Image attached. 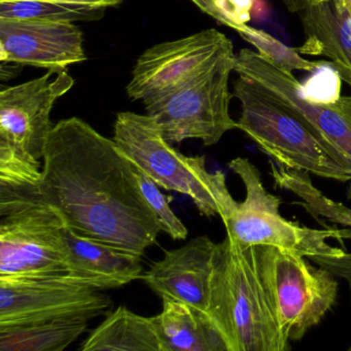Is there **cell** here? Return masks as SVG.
Masks as SVG:
<instances>
[{
    "mask_svg": "<svg viewBox=\"0 0 351 351\" xmlns=\"http://www.w3.org/2000/svg\"><path fill=\"white\" fill-rule=\"evenodd\" d=\"M206 313L229 351L291 349L263 282L256 246L228 236L219 243Z\"/></svg>",
    "mask_w": 351,
    "mask_h": 351,
    "instance_id": "cell-3",
    "label": "cell"
},
{
    "mask_svg": "<svg viewBox=\"0 0 351 351\" xmlns=\"http://www.w3.org/2000/svg\"><path fill=\"white\" fill-rule=\"evenodd\" d=\"M110 304L100 289L65 276L0 277V326L93 319L106 313Z\"/></svg>",
    "mask_w": 351,
    "mask_h": 351,
    "instance_id": "cell-9",
    "label": "cell"
},
{
    "mask_svg": "<svg viewBox=\"0 0 351 351\" xmlns=\"http://www.w3.org/2000/svg\"><path fill=\"white\" fill-rule=\"evenodd\" d=\"M234 71L247 77L291 104L351 158V96L332 104H315L303 96V85L293 73L283 71L258 52L243 49L235 58Z\"/></svg>",
    "mask_w": 351,
    "mask_h": 351,
    "instance_id": "cell-13",
    "label": "cell"
},
{
    "mask_svg": "<svg viewBox=\"0 0 351 351\" xmlns=\"http://www.w3.org/2000/svg\"><path fill=\"white\" fill-rule=\"evenodd\" d=\"M87 59L83 32L73 22L0 19V60L53 71Z\"/></svg>",
    "mask_w": 351,
    "mask_h": 351,
    "instance_id": "cell-12",
    "label": "cell"
},
{
    "mask_svg": "<svg viewBox=\"0 0 351 351\" xmlns=\"http://www.w3.org/2000/svg\"><path fill=\"white\" fill-rule=\"evenodd\" d=\"M40 192L71 231L125 252L143 256L161 232L136 166L114 139L77 117L53 127Z\"/></svg>",
    "mask_w": 351,
    "mask_h": 351,
    "instance_id": "cell-1",
    "label": "cell"
},
{
    "mask_svg": "<svg viewBox=\"0 0 351 351\" xmlns=\"http://www.w3.org/2000/svg\"><path fill=\"white\" fill-rule=\"evenodd\" d=\"M106 10L57 3L53 0H0V19L75 22L98 20Z\"/></svg>",
    "mask_w": 351,
    "mask_h": 351,
    "instance_id": "cell-22",
    "label": "cell"
},
{
    "mask_svg": "<svg viewBox=\"0 0 351 351\" xmlns=\"http://www.w3.org/2000/svg\"><path fill=\"white\" fill-rule=\"evenodd\" d=\"M310 261L330 271L332 275L344 279L350 291L351 300V252H343L341 256H313Z\"/></svg>",
    "mask_w": 351,
    "mask_h": 351,
    "instance_id": "cell-26",
    "label": "cell"
},
{
    "mask_svg": "<svg viewBox=\"0 0 351 351\" xmlns=\"http://www.w3.org/2000/svg\"><path fill=\"white\" fill-rule=\"evenodd\" d=\"M340 81L341 77H339L337 71H335L334 75H317L311 80L312 84H310L309 89L303 86L304 94L310 95L316 92L317 95L310 101L315 102V104H332L341 97Z\"/></svg>",
    "mask_w": 351,
    "mask_h": 351,
    "instance_id": "cell-25",
    "label": "cell"
},
{
    "mask_svg": "<svg viewBox=\"0 0 351 351\" xmlns=\"http://www.w3.org/2000/svg\"><path fill=\"white\" fill-rule=\"evenodd\" d=\"M263 282L289 341H300L336 303L337 277L305 256L274 246H256Z\"/></svg>",
    "mask_w": 351,
    "mask_h": 351,
    "instance_id": "cell-6",
    "label": "cell"
},
{
    "mask_svg": "<svg viewBox=\"0 0 351 351\" xmlns=\"http://www.w3.org/2000/svg\"><path fill=\"white\" fill-rule=\"evenodd\" d=\"M82 351H167L155 316L120 306L92 330Z\"/></svg>",
    "mask_w": 351,
    "mask_h": 351,
    "instance_id": "cell-18",
    "label": "cell"
},
{
    "mask_svg": "<svg viewBox=\"0 0 351 351\" xmlns=\"http://www.w3.org/2000/svg\"><path fill=\"white\" fill-rule=\"evenodd\" d=\"M40 182V161L0 143V217L22 205L42 200Z\"/></svg>",
    "mask_w": 351,
    "mask_h": 351,
    "instance_id": "cell-19",
    "label": "cell"
},
{
    "mask_svg": "<svg viewBox=\"0 0 351 351\" xmlns=\"http://www.w3.org/2000/svg\"><path fill=\"white\" fill-rule=\"evenodd\" d=\"M136 176L143 197L157 217L161 231L165 232L172 239H186L188 237V229L170 207L171 197L162 194L159 186L137 167Z\"/></svg>",
    "mask_w": 351,
    "mask_h": 351,
    "instance_id": "cell-24",
    "label": "cell"
},
{
    "mask_svg": "<svg viewBox=\"0 0 351 351\" xmlns=\"http://www.w3.org/2000/svg\"><path fill=\"white\" fill-rule=\"evenodd\" d=\"M219 248V243L208 236H199L166 252L143 279L161 299L182 302L206 312Z\"/></svg>",
    "mask_w": 351,
    "mask_h": 351,
    "instance_id": "cell-14",
    "label": "cell"
},
{
    "mask_svg": "<svg viewBox=\"0 0 351 351\" xmlns=\"http://www.w3.org/2000/svg\"><path fill=\"white\" fill-rule=\"evenodd\" d=\"M326 1H330V0H310V3H326ZM332 1L343 5L351 16V0H332Z\"/></svg>",
    "mask_w": 351,
    "mask_h": 351,
    "instance_id": "cell-29",
    "label": "cell"
},
{
    "mask_svg": "<svg viewBox=\"0 0 351 351\" xmlns=\"http://www.w3.org/2000/svg\"><path fill=\"white\" fill-rule=\"evenodd\" d=\"M235 58V54L226 57L186 85L143 104L147 114L158 123L168 143L200 139L210 147L228 131L237 128L229 112L233 97L229 79Z\"/></svg>",
    "mask_w": 351,
    "mask_h": 351,
    "instance_id": "cell-7",
    "label": "cell"
},
{
    "mask_svg": "<svg viewBox=\"0 0 351 351\" xmlns=\"http://www.w3.org/2000/svg\"><path fill=\"white\" fill-rule=\"evenodd\" d=\"M301 13L306 40L298 52L328 57L341 80L351 87V16L348 12L330 0L310 3Z\"/></svg>",
    "mask_w": 351,
    "mask_h": 351,
    "instance_id": "cell-16",
    "label": "cell"
},
{
    "mask_svg": "<svg viewBox=\"0 0 351 351\" xmlns=\"http://www.w3.org/2000/svg\"><path fill=\"white\" fill-rule=\"evenodd\" d=\"M242 38L250 43L258 51V54L269 59L271 62L282 69L283 71L293 73L295 71L315 73L324 64L322 62H311L301 57L297 49L289 48L271 34L250 26L244 25L238 30Z\"/></svg>",
    "mask_w": 351,
    "mask_h": 351,
    "instance_id": "cell-23",
    "label": "cell"
},
{
    "mask_svg": "<svg viewBox=\"0 0 351 351\" xmlns=\"http://www.w3.org/2000/svg\"><path fill=\"white\" fill-rule=\"evenodd\" d=\"M0 219V277L67 274L66 225L43 199Z\"/></svg>",
    "mask_w": 351,
    "mask_h": 351,
    "instance_id": "cell-8",
    "label": "cell"
},
{
    "mask_svg": "<svg viewBox=\"0 0 351 351\" xmlns=\"http://www.w3.org/2000/svg\"><path fill=\"white\" fill-rule=\"evenodd\" d=\"M162 301L163 309L155 318L167 351H229L206 312L174 300Z\"/></svg>",
    "mask_w": 351,
    "mask_h": 351,
    "instance_id": "cell-17",
    "label": "cell"
},
{
    "mask_svg": "<svg viewBox=\"0 0 351 351\" xmlns=\"http://www.w3.org/2000/svg\"><path fill=\"white\" fill-rule=\"evenodd\" d=\"M87 326L85 319L0 326V351H62L82 336Z\"/></svg>",
    "mask_w": 351,
    "mask_h": 351,
    "instance_id": "cell-20",
    "label": "cell"
},
{
    "mask_svg": "<svg viewBox=\"0 0 351 351\" xmlns=\"http://www.w3.org/2000/svg\"><path fill=\"white\" fill-rule=\"evenodd\" d=\"M75 85L66 71L46 75L0 92V143L40 161L52 132L56 100Z\"/></svg>",
    "mask_w": 351,
    "mask_h": 351,
    "instance_id": "cell-11",
    "label": "cell"
},
{
    "mask_svg": "<svg viewBox=\"0 0 351 351\" xmlns=\"http://www.w3.org/2000/svg\"><path fill=\"white\" fill-rule=\"evenodd\" d=\"M114 141L123 153L158 186L192 199L205 217H227L235 204L223 171H207L204 156L186 157L168 143L149 114L120 112Z\"/></svg>",
    "mask_w": 351,
    "mask_h": 351,
    "instance_id": "cell-4",
    "label": "cell"
},
{
    "mask_svg": "<svg viewBox=\"0 0 351 351\" xmlns=\"http://www.w3.org/2000/svg\"><path fill=\"white\" fill-rule=\"evenodd\" d=\"M69 280L93 289H117L143 278L141 256L77 235L65 227Z\"/></svg>",
    "mask_w": 351,
    "mask_h": 351,
    "instance_id": "cell-15",
    "label": "cell"
},
{
    "mask_svg": "<svg viewBox=\"0 0 351 351\" xmlns=\"http://www.w3.org/2000/svg\"><path fill=\"white\" fill-rule=\"evenodd\" d=\"M233 97L241 106L237 129L273 161L320 178L351 180V158L297 108L241 75L234 84Z\"/></svg>",
    "mask_w": 351,
    "mask_h": 351,
    "instance_id": "cell-2",
    "label": "cell"
},
{
    "mask_svg": "<svg viewBox=\"0 0 351 351\" xmlns=\"http://www.w3.org/2000/svg\"><path fill=\"white\" fill-rule=\"evenodd\" d=\"M230 169L239 176L245 199L236 201L223 219L227 236L242 246H274L309 258L313 256H341L345 250L330 240L342 243L351 239V228L311 229L281 217V201L265 189L258 168L246 158H236Z\"/></svg>",
    "mask_w": 351,
    "mask_h": 351,
    "instance_id": "cell-5",
    "label": "cell"
},
{
    "mask_svg": "<svg viewBox=\"0 0 351 351\" xmlns=\"http://www.w3.org/2000/svg\"><path fill=\"white\" fill-rule=\"evenodd\" d=\"M53 1L80 5V7L89 8V9L106 10L108 8L121 5L124 0H53Z\"/></svg>",
    "mask_w": 351,
    "mask_h": 351,
    "instance_id": "cell-27",
    "label": "cell"
},
{
    "mask_svg": "<svg viewBox=\"0 0 351 351\" xmlns=\"http://www.w3.org/2000/svg\"><path fill=\"white\" fill-rule=\"evenodd\" d=\"M271 176L275 186L285 189L297 195L302 202L298 203L324 228H330L324 221H332L336 225L351 228V208L343 203L336 202L322 194L314 186L309 172L305 170L291 169L273 161L269 162Z\"/></svg>",
    "mask_w": 351,
    "mask_h": 351,
    "instance_id": "cell-21",
    "label": "cell"
},
{
    "mask_svg": "<svg viewBox=\"0 0 351 351\" xmlns=\"http://www.w3.org/2000/svg\"><path fill=\"white\" fill-rule=\"evenodd\" d=\"M282 3L291 13H301L310 5V0H282Z\"/></svg>",
    "mask_w": 351,
    "mask_h": 351,
    "instance_id": "cell-28",
    "label": "cell"
},
{
    "mask_svg": "<svg viewBox=\"0 0 351 351\" xmlns=\"http://www.w3.org/2000/svg\"><path fill=\"white\" fill-rule=\"evenodd\" d=\"M233 54L231 40L215 28L160 43L137 59L127 95L133 101H151L186 85Z\"/></svg>",
    "mask_w": 351,
    "mask_h": 351,
    "instance_id": "cell-10",
    "label": "cell"
}]
</instances>
